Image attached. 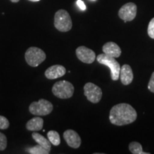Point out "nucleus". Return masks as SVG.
I'll use <instances>...</instances> for the list:
<instances>
[{
    "instance_id": "nucleus-1",
    "label": "nucleus",
    "mask_w": 154,
    "mask_h": 154,
    "mask_svg": "<svg viewBox=\"0 0 154 154\" xmlns=\"http://www.w3.org/2000/svg\"><path fill=\"white\" fill-rule=\"evenodd\" d=\"M137 119V112L128 103H119L111 108L109 120L112 124L124 126L134 122Z\"/></svg>"
},
{
    "instance_id": "nucleus-2",
    "label": "nucleus",
    "mask_w": 154,
    "mask_h": 154,
    "mask_svg": "<svg viewBox=\"0 0 154 154\" xmlns=\"http://www.w3.org/2000/svg\"><path fill=\"white\" fill-rule=\"evenodd\" d=\"M115 59L116 58L106 54L104 53L98 55L96 59L99 63L106 66L110 69L111 77L113 81L119 80L121 70L120 64Z\"/></svg>"
},
{
    "instance_id": "nucleus-3",
    "label": "nucleus",
    "mask_w": 154,
    "mask_h": 154,
    "mask_svg": "<svg viewBox=\"0 0 154 154\" xmlns=\"http://www.w3.org/2000/svg\"><path fill=\"white\" fill-rule=\"evenodd\" d=\"M54 26L61 32H66L72 29V20L68 11L64 9L57 11L54 15Z\"/></svg>"
},
{
    "instance_id": "nucleus-4",
    "label": "nucleus",
    "mask_w": 154,
    "mask_h": 154,
    "mask_svg": "<svg viewBox=\"0 0 154 154\" xmlns=\"http://www.w3.org/2000/svg\"><path fill=\"white\" fill-rule=\"evenodd\" d=\"M74 87L72 83L67 81H59L56 82L52 87L54 95L61 99H69L73 96Z\"/></svg>"
},
{
    "instance_id": "nucleus-5",
    "label": "nucleus",
    "mask_w": 154,
    "mask_h": 154,
    "mask_svg": "<svg viewBox=\"0 0 154 154\" xmlns=\"http://www.w3.org/2000/svg\"><path fill=\"white\" fill-rule=\"evenodd\" d=\"M47 56L43 50L38 47H29L25 53V60L29 65L36 67L45 60Z\"/></svg>"
},
{
    "instance_id": "nucleus-6",
    "label": "nucleus",
    "mask_w": 154,
    "mask_h": 154,
    "mask_svg": "<svg viewBox=\"0 0 154 154\" xmlns=\"http://www.w3.org/2000/svg\"><path fill=\"white\" fill-rule=\"evenodd\" d=\"M53 109L52 103L44 99H39L38 101L32 102L29 107V112L36 116L49 115L53 111Z\"/></svg>"
},
{
    "instance_id": "nucleus-7",
    "label": "nucleus",
    "mask_w": 154,
    "mask_h": 154,
    "mask_svg": "<svg viewBox=\"0 0 154 154\" xmlns=\"http://www.w3.org/2000/svg\"><path fill=\"white\" fill-rule=\"evenodd\" d=\"M84 95L90 102L93 103H97L101 101L102 95L101 88L91 82L86 83L84 86Z\"/></svg>"
},
{
    "instance_id": "nucleus-8",
    "label": "nucleus",
    "mask_w": 154,
    "mask_h": 154,
    "mask_svg": "<svg viewBox=\"0 0 154 154\" xmlns=\"http://www.w3.org/2000/svg\"><path fill=\"white\" fill-rule=\"evenodd\" d=\"M137 14V6L133 2L126 3L123 5L119 11V17L124 22H131L136 18Z\"/></svg>"
},
{
    "instance_id": "nucleus-9",
    "label": "nucleus",
    "mask_w": 154,
    "mask_h": 154,
    "mask_svg": "<svg viewBox=\"0 0 154 154\" xmlns=\"http://www.w3.org/2000/svg\"><path fill=\"white\" fill-rule=\"evenodd\" d=\"M76 57L81 61L85 63H92L96 60V56L93 50L91 49L81 46L79 47L76 50Z\"/></svg>"
},
{
    "instance_id": "nucleus-10",
    "label": "nucleus",
    "mask_w": 154,
    "mask_h": 154,
    "mask_svg": "<svg viewBox=\"0 0 154 154\" xmlns=\"http://www.w3.org/2000/svg\"><path fill=\"white\" fill-rule=\"evenodd\" d=\"M63 138L66 140V143L69 146L73 149H78L82 143V139L78 133H76L75 131L69 129L65 131L63 133Z\"/></svg>"
},
{
    "instance_id": "nucleus-11",
    "label": "nucleus",
    "mask_w": 154,
    "mask_h": 154,
    "mask_svg": "<svg viewBox=\"0 0 154 154\" xmlns=\"http://www.w3.org/2000/svg\"><path fill=\"white\" fill-rule=\"evenodd\" d=\"M66 69L61 65H54L48 68L45 72V76L48 79H56L64 76Z\"/></svg>"
},
{
    "instance_id": "nucleus-12",
    "label": "nucleus",
    "mask_w": 154,
    "mask_h": 154,
    "mask_svg": "<svg viewBox=\"0 0 154 154\" xmlns=\"http://www.w3.org/2000/svg\"><path fill=\"white\" fill-rule=\"evenodd\" d=\"M121 82L124 85H128L134 80V74L131 67L128 64H124L121 67L120 70Z\"/></svg>"
},
{
    "instance_id": "nucleus-13",
    "label": "nucleus",
    "mask_w": 154,
    "mask_h": 154,
    "mask_svg": "<svg viewBox=\"0 0 154 154\" xmlns=\"http://www.w3.org/2000/svg\"><path fill=\"white\" fill-rule=\"evenodd\" d=\"M103 52L106 54L114 58H118L121 54V49L118 44L114 42H109L106 43L102 47Z\"/></svg>"
},
{
    "instance_id": "nucleus-14",
    "label": "nucleus",
    "mask_w": 154,
    "mask_h": 154,
    "mask_svg": "<svg viewBox=\"0 0 154 154\" xmlns=\"http://www.w3.org/2000/svg\"><path fill=\"white\" fill-rule=\"evenodd\" d=\"M44 126V119L41 117H35L30 119L26 123V127L29 131H38L43 128Z\"/></svg>"
},
{
    "instance_id": "nucleus-15",
    "label": "nucleus",
    "mask_w": 154,
    "mask_h": 154,
    "mask_svg": "<svg viewBox=\"0 0 154 154\" xmlns=\"http://www.w3.org/2000/svg\"><path fill=\"white\" fill-rule=\"evenodd\" d=\"M32 138L37 143L38 145H40L42 147L44 148L45 149H47V151H51V142L49 141V139H47L45 137H44L41 134H39L38 133L34 132L32 134Z\"/></svg>"
},
{
    "instance_id": "nucleus-16",
    "label": "nucleus",
    "mask_w": 154,
    "mask_h": 154,
    "mask_svg": "<svg viewBox=\"0 0 154 154\" xmlns=\"http://www.w3.org/2000/svg\"><path fill=\"white\" fill-rule=\"evenodd\" d=\"M48 139L54 146H59L61 143V138L59 133L55 131H49L47 133Z\"/></svg>"
},
{
    "instance_id": "nucleus-17",
    "label": "nucleus",
    "mask_w": 154,
    "mask_h": 154,
    "mask_svg": "<svg viewBox=\"0 0 154 154\" xmlns=\"http://www.w3.org/2000/svg\"><path fill=\"white\" fill-rule=\"evenodd\" d=\"M128 148H129L131 153L133 154H149V153L143 152L141 144L138 143V142H131V143H130Z\"/></svg>"
},
{
    "instance_id": "nucleus-18",
    "label": "nucleus",
    "mask_w": 154,
    "mask_h": 154,
    "mask_svg": "<svg viewBox=\"0 0 154 154\" xmlns=\"http://www.w3.org/2000/svg\"><path fill=\"white\" fill-rule=\"evenodd\" d=\"M28 152L31 154H49V152L47 151V149H45L44 148L42 147L40 145L33 146V147L29 148L27 149Z\"/></svg>"
},
{
    "instance_id": "nucleus-19",
    "label": "nucleus",
    "mask_w": 154,
    "mask_h": 154,
    "mask_svg": "<svg viewBox=\"0 0 154 154\" xmlns=\"http://www.w3.org/2000/svg\"><path fill=\"white\" fill-rule=\"evenodd\" d=\"M7 146V138L2 133L0 132V151H5Z\"/></svg>"
},
{
    "instance_id": "nucleus-20",
    "label": "nucleus",
    "mask_w": 154,
    "mask_h": 154,
    "mask_svg": "<svg viewBox=\"0 0 154 154\" xmlns=\"http://www.w3.org/2000/svg\"><path fill=\"white\" fill-rule=\"evenodd\" d=\"M9 126V122L6 117L0 116V129H7Z\"/></svg>"
},
{
    "instance_id": "nucleus-21",
    "label": "nucleus",
    "mask_w": 154,
    "mask_h": 154,
    "mask_svg": "<svg viewBox=\"0 0 154 154\" xmlns=\"http://www.w3.org/2000/svg\"><path fill=\"white\" fill-rule=\"evenodd\" d=\"M148 34L150 37L154 39V17L150 21L148 26Z\"/></svg>"
},
{
    "instance_id": "nucleus-22",
    "label": "nucleus",
    "mask_w": 154,
    "mask_h": 154,
    "mask_svg": "<svg viewBox=\"0 0 154 154\" xmlns=\"http://www.w3.org/2000/svg\"><path fill=\"white\" fill-rule=\"evenodd\" d=\"M148 88H149L150 91H151L152 93H154V72L151 75V79H150L149 84H148Z\"/></svg>"
},
{
    "instance_id": "nucleus-23",
    "label": "nucleus",
    "mask_w": 154,
    "mask_h": 154,
    "mask_svg": "<svg viewBox=\"0 0 154 154\" xmlns=\"http://www.w3.org/2000/svg\"><path fill=\"white\" fill-rule=\"evenodd\" d=\"M76 4L78 5V7L82 9V10H86V7L85 5V4L84 3V2L82 0H77L76 1Z\"/></svg>"
},
{
    "instance_id": "nucleus-24",
    "label": "nucleus",
    "mask_w": 154,
    "mask_h": 154,
    "mask_svg": "<svg viewBox=\"0 0 154 154\" xmlns=\"http://www.w3.org/2000/svg\"><path fill=\"white\" fill-rule=\"evenodd\" d=\"M10 1L11 2L17 3V2H19V0H10Z\"/></svg>"
},
{
    "instance_id": "nucleus-25",
    "label": "nucleus",
    "mask_w": 154,
    "mask_h": 154,
    "mask_svg": "<svg viewBox=\"0 0 154 154\" xmlns=\"http://www.w3.org/2000/svg\"><path fill=\"white\" fill-rule=\"evenodd\" d=\"M29 1H31V2H39L40 0H29Z\"/></svg>"
},
{
    "instance_id": "nucleus-26",
    "label": "nucleus",
    "mask_w": 154,
    "mask_h": 154,
    "mask_svg": "<svg viewBox=\"0 0 154 154\" xmlns=\"http://www.w3.org/2000/svg\"><path fill=\"white\" fill-rule=\"evenodd\" d=\"M93 1H95V0H93Z\"/></svg>"
}]
</instances>
